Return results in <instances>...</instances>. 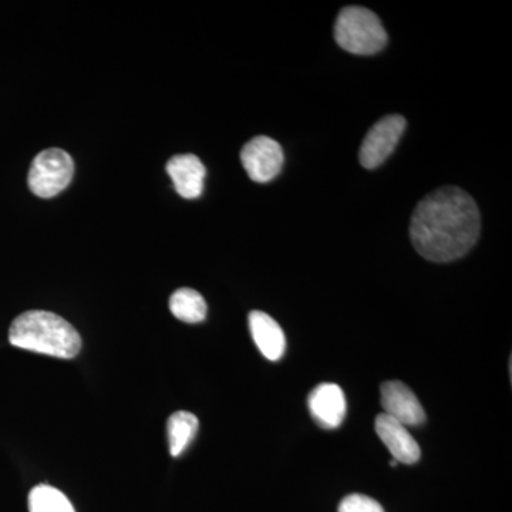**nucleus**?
I'll return each mask as SVG.
<instances>
[{
  "label": "nucleus",
  "instance_id": "f257e3e1",
  "mask_svg": "<svg viewBox=\"0 0 512 512\" xmlns=\"http://www.w3.org/2000/svg\"><path fill=\"white\" fill-rule=\"evenodd\" d=\"M481 231L480 210L470 194L458 187H441L417 204L410 222L413 247L427 261L463 258Z\"/></svg>",
  "mask_w": 512,
  "mask_h": 512
},
{
  "label": "nucleus",
  "instance_id": "f03ea898",
  "mask_svg": "<svg viewBox=\"0 0 512 512\" xmlns=\"http://www.w3.org/2000/svg\"><path fill=\"white\" fill-rule=\"evenodd\" d=\"M9 342L15 348L60 359H73L82 350L79 332L53 312L29 311L13 320Z\"/></svg>",
  "mask_w": 512,
  "mask_h": 512
},
{
  "label": "nucleus",
  "instance_id": "7ed1b4c3",
  "mask_svg": "<svg viewBox=\"0 0 512 512\" xmlns=\"http://www.w3.org/2000/svg\"><path fill=\"white\" fill-rule=\"evenodd\" d=\"M338 45L353 55H376L387 43L382 22L372 10L362 6H348L340 10L335 23Z\"/></svg>",
  "mask_w": 512,
  "mask_h": 512
},
{
  "label": "nucleus",
  "instance_id": "20e7f679",
  "mask_svg": "<svg viewBox=\"0 0 512 512\" xmlns=\"http://www.w3.org/2000/svg\"><path fill=\"white\" fill-rule=\"evenodd\" d=\"M73 158L60 148H49L37 154L30 167V191L40 198H53L72 183Z\"/></svg>",
  "mask_w": 512,
  "mask_h": 512
},
{
  "label": "nucleus",
  "instance_id": "39448f33",
  "mask_svg": "<svg viewBox=\"0 0 512 512\" xmlns=\"http://www.w3.org/2000/svg\"><path fill=\"white\" fill-rule=\"evenodd\" d=\"M404 130H406V119L399 114H392L377 121L375 126L367 131L360 147V164L367 170L380 167L399 144Z\"/></svg>",
  "mask_w": 512,
  "mask_h": 512
},
{
  "label": "nucleus",
  "instance_id": "423d86ee",
  "mask_svg": "<svg viewBox=\"0 0 512 512\" xmlns=\"http://www.w3.org/2000/svg\"><path fill=\"white\" fill-rule=\"evenodd\" d=\"M284 151L274 138L259 136L252 138L241 151L245 171L255 183H268L281 173Z\"/></svg>",
  "mask_w": 512,
  "mask_h": 512
},
{
  "label": "nucleus",
  "instance_id": "0eeeda50",
  "mask_svg": "<svg viewBox=\"0 0 512 512\" xmlns=\"http://www.w3.org/2000/svg\"><path fill=\"white\" fill-rule=\"evenodd\" d=\"M380 402L384 414L399 421L403 426H420L426 421V413L416 394L402 382H386L380 387Z\"/></svg>",
  "mask_w": 512,
  "mask_h": 512
},
{
  "label": "nucleus",
  "instance_id": "6e6552de",
  "mask_svg": "<svg viewBox=\"0 0 512 512\" xmlns=\"http://www.w3.org/2000/svg\"><path fill=\"white\" fill-rule=\"evenodd\" d=\"M313 420L323 429H338L346 417V397L338 384L322 383L309 396Z\"/></svg>",
  "mask_w": 512,
  "mask_h": 512
},
{
  "label": "nucleus",
  "instance_id": "1a4fd4ad",
  "mask_svg": "<svg viewBox=\"0 0 512 512\" xmlns=\"http://www.w3.org/2000/svg\"><path fill=\"white\" fill-rule=\"evenodd\" d=\"M375 429L397 463L414 464L420 460L419 444L402 423L382 413L376 417Z\"/></svg>",
  "mask_w": 512,
  "mask_h": 512
},
{
  "label": "nucleus",
  "instance_id": "9d476101",
  "mask_svg": "<svg viewBox=\"0 0 512 512\" xmlns=\"http://www.w3.org/2000/svg\"><path fill=\"white\" fill-rule=\"evenodd\" d=\"M167 173L181 197L195 200L202 194L207 170L200 158L194 154H181L171 158L167 163Z\"/></svg>",
  "mask_w": 512,
  "mask_h": 512
},
{
  "label": "nucleus",
  "instance_id": "9b49d317",
  "mask_svg": "<svg viewBox=\"0 0 512 512\" xmlns=\"http://www.w3.org/2000/svg\"><path fill=\"white\" fill-rule=\"evenodd\" d=\"M249 330L255 345L262 355L271 362L281 359L286 349L284 330L268 313L254 311L249 313Z\"/></svg>",
  "mask_w": 512,
  "mask_h": 512
},
{
  "label": "nucleus",
  "instance_id": "f8f14e48",
  "mask_svg": "<svg viewBox=\"0 0 512 512\" xmlns=\"http://www.w3.org/2000/svg\"><path fill=\"white\" fill-rule=\"evenodd\" d=\"M200 421L190 412H175L167 423L168 446L173 457L181 456L197 436Z\"/></svg>",
  "mask_w": 512,
  "mask_h": 512
},
{
  "label": "nucleus",
  "instance_id": "ddd939ff",
  "mask_svg": "<svg viewBox=\"0 0 512 512\" xmlns=\"http://www.w3.org/2000/svg\"><path fill=\"white\" fill-rule=\"evenodd\" d=\"M170 311L185 323H200L207 318V302L200 292L181 288L171 295Z\"/></svg>",
  "mask_w": 512,
  "mask_h": 512
},
{
  "label": "nucleus",
  "instance_id": "4468645a",
  "mask_svg": "<svg viewBox=\"0 0 512 512\" xmlns=\"http://www.w3.org/2000/svg\"><path fill=\"white\" fill-rule=\"evenodd\" d=\"M29 512H76L69 498L50 485H37L29 494Z\"/></svg>",
  "mask_w": 512,
  "mask_h": 512
},
{
  "label": "nucleus",
  "instance_id": "2eb2a0df",
  "mask_svg": "<svg viewBox=\"0 0 512 512\" xmlns=\"http://www.w3.org/2000/svg\"><path fill=\"white\" fill-rule=\"evenodd\" d=\"M339 512H384L382 505L362 494L348 495L339 505Z\"/></svg>",
  "mask_w": 512,
  "mask_h": 512
},
{
  "label": "nucleus",
  "instance_id": "dca6fc26",
  "mask_svg": "<svg viewBox=\"0 0 512 512\" xmlns=\"http://www.w3.org/2000/svg\"><path fill=\"white\" fill-rule=\"evenodd\" d=\"M397 464H399V463H397V461H396V460H394V458H393V460H392V461H390V466H392V467H396V466H397Z\"/></svg>",
  "mask_w": 512,
  "mask_h": 512
}]
</instances>
